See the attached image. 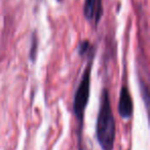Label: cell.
<instances>
[{"label":"cell","mask_w":150,"mask_h":150,"mask_svg":"<svg viewBox=\"0 0 150 150\" xmlns=\"http://www.w3.org/2000/svg\"><path fill=\"white\" fill-rule=\"evenodd\" d=\"M116 125L113 115L109 92L104 88L101 94L100 107L96 123V138L102 150H113Z\"/></svg>","instance_id":"cell-1"},{"label":"cell","mask_w":150,"mask_h":150,"mask_svg":"<svg viewBox=\"0 0 150 150\" xmlns=\"http://www.w3.org/2000/svg\"><path fill=\"white\" fill-rule=\"evenodd\" d=\"M93 60L94 54L93 52L88 54V62L86 65V68L84 69L82 77L78 84L76 92L73 99V112H74L75 118L78 123V145H81V131L82 125L84 119V112H86V105L90 99V88H91V71H92Z\"/></svg>","instance_id":"cell-2"},{"label":"cell","mask_w":150,"mask_h":150,"mask_svg":"<svg viewBox=\"0 0 150 150\" xmlns=\"http://www.w3.org/2000/svg\"><path fill=\"white\" fill-rule=\"evenodd\" d=\"M83 16L96 28L103 16V0H86Z\"/></svg>","instance_id":"cell-3"},{"label":"cell","mask_w":150,"mask_h":150,"mask_svg":"<svg viewBox=\"0 0 150 150\" xmlns=\"http://www.w3.org/2000/svg\"><path fill=\"white\" fill-rule=\"evenodd\" d=\"M134 111L133 100H132L131 94L129 88L123 86L120 90L119 94V102H118V113L122 118L129 119L132 117Z\"/></svg>","instance_id":"cell-4"},{"label":"cell","mask_w":150,"mask_h":150,"mask_svg":"<svg viewBox=\"0 0 150 150\" xmlns=\"http://www.w3.org/2000/svg\"><path fill=\"white\" fill-rule=\"evenodd\" d=\"M92 50H93V47L88 40H83V41L80 42L79 45H78V52H79L80 56H86V54H90Z\"/></svg>","instance_id":"cell-5"},{"label":"cell","mask_w":150,"mask_h":150,"mask_svg":"<svg viewBox=\"0 0 150 150\" xmlns=\"http://www.w3.org/2000/svg\"><path fill=\"white\" fill-rule=\"evenodd\" d=\"M37 44H38V41H37V37H36V34L33 33V35H32V41H31V50H30V54H29L30 60H31L32 62H34L36 59Z\"/></svg>","instance_id":"cell-6"},{"label":"cell","mask_w":150,"mask_h":150,"mask_svg":"<svg viewBox=\"0 0 150 150\" xmlns=\"http://www.w3.org/2000/svg\"><path fill=\"white\" fill-rule=\"evenodd\" d=\"M58 1H62V0H58Z\"/></svg>","instance_id":"cell-7"}]
</instances>
